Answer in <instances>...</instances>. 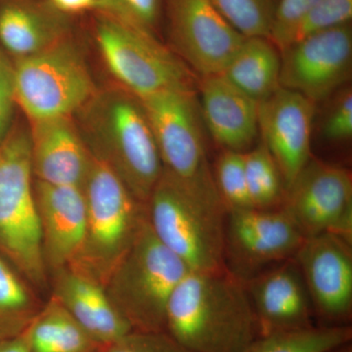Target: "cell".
Wrapping results in <instances>:
<instances>
[{
    "label": "cell",
    "mask_w": 352,
    "mask_h": 352,
    "mask_svg": "<svg viewBox=\"0 0 352 352\" xmlns=\"http://www.w3.org/2000/svg\"><path fill=\"white\" fill-rule=\"evenodd\" d=\"M201 120L222 150L245 153L258 138L259 102L219 74L198 78Z\"/></svg>",
    "instance_id": "obj_18"
},
{
    "label": "cell",
    "mask_w": 352,
    "mask_h": 352,
    "mask_svg": "<svg viewBox=\"0 0 352 352\" xmlns=\"http://www.w3.org/2000/svg\"><path fill=\"white\" fill-rule=\"evenodd\" d=\"M82 190L87 233L80 256L69 266L105 288L147 221V206L136 200L115 171L94 155Z\"/></svg>",
    "instance_id": "obj_4"
},
{
    "label": "cell",
    "mask_w": 352,
    "mask_h": 352,
    "mask_svg": "<svg viewBox=\"0 0 352 352\" xmlns=\"http://www.w3.org/2000/svg\"><path fill=\"white\" fill-rule=\"evenodd\" d=\"M307 285L317 325H349L352 315L351 243L333 233L305 238L294 256Z\"/></svg>",
    "instance_id": "obj_14"
},
{
    "label": "cell",
    "mask_w": 352,
    "mask_h": 352,
    "mask_svg": "<svg viewBox=\"0 0 352 352\" xmlns=\"http://www.w3.org/2000/svg\"><path fill=\"white\" fill-rule=\"evenodd\" d=\"M145 222L105 289L135 332H166V308L173 291L190 272Z\"/></svg>",
    "instance_id": "obj_6"
},
{
    "label": "cell",
    "mask_w": 352,
    "mask_h": 352,
    "mask_svg": "<svg viewBox=\"0 0 352 352\" xmlns=\"http://www.w3.org/2000/svg\"><path fill=\"white\" fill-rule=\"evenodd\" d=\"M88 150L115 171L136 200L147 206L163 164L142 103L119 90L95 94L80 111Z\"/></svg>",
    "instance_id": "obj_2"
},
{
    "label": "cell",
    "mask_w": 352,
    "mask_h": 352,
    "mask_svg": "<svg viewBox=\"0 0 352 352\" xmlns=\"http://www.w3.org/2000/svg\"><path fill=\"white\" fill-rule=\"evenodd\" d=\"M258 337L314 327V307L295 259L275 264L245 282Z\"/></svg>",
    "instance_id": "obj_16"
},
{
    "label": "cell",
    "mask_w": 352,
    "mask_h": 352,
    "mask_svg": "<svg viewBox=\"0 0 352 352\" xmlns=\"http://www.w3.org/2000/svg\"><path fill=\"white\" fill-rule=\"evenodd\" d=\"M52 276L51 296L102 346L113 344L132 332L104 286L94 278L71 266L55 271Z\"/></svg>",
    "instance_id": "obj_20"
},
{
    "label": "cell",
    "mask_w": 352,
    "mask_h": 352,
    "mask_svg": "<svg viewBox=\"0 0 352 352\" xmlns=\"http://www.w3.org/2000/svg\"><path fill=\"white\" fill-rule=\"evenodd\" d=\"M166 332L193 352H242L258 337L245 282L227 270L190 271L170 296Z\"/></svg>",
    "instance_id": "obj_1"
},
{
    "label": "cell",
    "mask_w": 352,
    "mask_h": 352,
    "mask_svg": "<svg viewBox=\"0 0 352 352\" xmlns=\"http://www.w3.org/2000/svg\"><path fill=\"white\" fill-rule=\"evenodd\" d=\"M44 261L48 274L72 265L82 251L87 204L82 187L34 179Z\"/></svg>",
    "instance_id": "obj_17"
},
{
    "label": "cell",
    "mask_w": 352,
    "mask_h": 352,
    "mask_svg": "<svg viewBox=\"0 0 352 352\" xmlns=\"http://www.w3.org/2000/svg\"><path fill=\"white\" fill-rule=\"evenodd\" d=\"M99 352H193L166 332H132Z\"/></svg>",
    "instance_id": "obj_32"
},
{
    "label": "cell",
    "mask_w": 352,
    "mask_h": 352,
    "mask_svg": "<svg viewBox=\"0 0 352 352\" xmlns=\"http://www.w3.org/2000/svg\"><path fill=\"white\" fill-rule=\"evenodd\" d=\"M281 208L305 238L333 233L352 243V176L346 168L310 159Z\"/></svg>",
    "instance_id": "obj_11"
},
{
    "label": "cell",
    "mask_w": 352,
    "mask_h": 352,
    "mask_svg": "<svg viewBox=\"0 0 352 352\" xmlns=\"http://www.w3.org/2000/svg\"><path fill=\"white\" fill-rule=\"evenodd\" d=\"M16 105L30 122L73 117L96 94L80 51L65 38L14 64Z\"/></svg>",
    "instance_id": "obj_9"
},
{
    "label": "cell",
    "mask_w": 352,
    "mask_h": 352,
    "mask_svg": "<svg viewBox=\"0 0 352 352\" xmlns=\"http://www.w3.org/2000/svg\"><path fill=\"white\" fill-rule=\"evenodd\" d=\"M31 286L0 254V342L25 332L43 307Z\"/></svg>",
    "instance_id": "obj_24"
},
{
    "label": "cell",
    "mask_w": 352,
    "mask_h": 352,
    "mask_svg": "<svg viewBox=\"0 0 352 352\" xmlns=\"http://www.w3.org/2000/svg\"><path fill=\"white\" fill-rule=\"evenodd\" d=\"M139 100L154 132L164 175L204 205L227 214L208 163L196 90H164Z\"/></svg>",
    "instance_id": "obj_3"
},
{
    "label": "cell",
    "mask_w": 352,
    "mask_h": 352,
    "mask_svg": "<svg viewBox=\"0 0 352 352\" xmlns=\"http://www.w3.org/2000/svg\"><path fill=\"white\" fill-rule=\"evenodd\" d=\"M30 327L17 337L1 340L0 342V352H32L31 342H30Z\"/></svg>",
    "instance_id": "obj_36"
},
{
    "label": "cell",
    "mask_w": 352,
    "mask_h": 352,
    "mask_svg": "<svg viewBox=\"0 0 352 352\" xmlns=\"http://www.w3.org/2000/svg\"><path fill=\"white\" fill-rule=\"evenodd\" d=\"M157 239L191 271L226 270V214L201 204L164 173L147 203Z\"/></svg>",
    "instance_id": "obj_8"
},
{
    "label": "cell",
    "mask_w": 352,
    "mask_h": 352,
    "mask_svg": "<svg viewBox=\"0 0 352 352\" xmlns=\"http://www.w3.org/2000/svg\"><path fill=\"white\" fill-rule=\"evenodd\" d=\"M15 106L14 64L0 50V143L11 129Z\"/></svg>",
    "instance_id": "obj_34"
},
{
    "label": "cell",
    "mask_w": 352,
    "mask_h": 352,
    "mask_svg": "<svg viewBox=\"0 0 352 352\" xmlns=\"http://www.w3.org/2000/svg\"><path fill=\"white\" fill-rule=\"evenodd\" d=\"M351 61V24L315 32L281 51L280 87L316 104L347 82Z\"/></svg>",
    "instance_id": "obj_13"
},
{
    "label": "cell",
    "mask_w": 352,
    "mask_h": 352,
    "mask_svg": "<svg viewBox=\"0 0 352 352\" xmlns=\"http://www.w3.org/2000/svg\"><path fill=\"white\" fill-rule=\"evenodd\" d=\"M352 328L321 326L256 338L242 352H332L351 344Z\"/></svg>",
    "instance_id": "obj_25"
},
{
    "label": "cell",
    "mask_w": 352,
    "mask_h": 352,
    "mask_svg": "<svg viewBox=\"0 0 352 352\" xmlns=\"http://www.w3.org/2000/svg\"><path fill=\"white\" fill-rule=\"evenodd\" d=\"M245 170L252 207L259 210L281 208L286 193L283 177L263 141L245 153Z\"/></svg>",
    "instance_id": "obj_26"
},
{
    "label": "cell",
    "mask_w": 352,
    "mask_h": 352,
    "mask_svg": "<svg viewBox=\"0 0 352 352\" xmlns=\"http://www.w3.org/2000/svg\"><path fill=\"white\" fill-rule=\"evenodd\" d=\"M30 342L32 352H99L103 347L52 296L32 321Z\"/></svg>",
    "instance_id": "obj_23"
},
{
    "label": "cell",
    "mask_w": 352,
    "mask_h": 352,
    "mask_svg": "<svg viewBox=\"0 0 352 352\" xmlns=\"http://www.w3.org/2000/svg\"><path fill=\"white\" fill-rule=\"evenodd\" d=\"M281 52L266 38H245L221 75L261 102L280 87Z\"/></svg>",
    "instance_id": "obj_22"
},
{
    "label": "cell",
    "mask_w": 352,
    "mask_h": 352,
    "mask_svg": "<svg viewBox=\"0 0 352 352\" xmlns=\"http://www.w3.org/2000/svg\"><path fill=\"white\" fill-rule=\"evenodd\" d=\"M322 133L332 142L351 140L352 136V91L344 88L331 104L323 124Z\"/></svg>",
    "instance_id": "obj_33"
},
{
    "label": "cell",
    "mask_w": 352,
    "mask_h": 352,
    "mask_svg": "<svg viewBox=\"0 0 352 352\" xmlns=\"http://www.w3.org/2000/svg\"><path fill=\"white\" fill-rule=\"evenodd\" d=\"M34 183L30 129L13 127L0 143V254L41 289L48 271Z\"/></svg>",
    "instance_id": "obj_5"
},
{
    "label": "cell",
    "mask_w": 352,
    "mask_h": 352,
    "mask_svg": "<svg viewBox=\"0 0 352 352\" xmlns=\"http://www.w3.org/2000/svg\"><path fill=\"white\" fill-rule=\"evenodd\" d=\"M66 16L48 2L7 1L0 7V43L16 58L30 56L67 36Z\"/></svg>",
    "instance_id": "obj_21"
},
{
    "label": "cell",
    "mask_w": 352,
    "mask_h": 352,
    "mask_svg": "<svg viewBox=\"0 0 352 352\" xmlns=\"http://www.w3.org/2000/svg\"><path fill=\"white\" fill-rule=\"evenodd\" d=\"M332 352H352L351 344H347L346 346L340 347V349H336Z\"/></svg>",
    "instance_id": "obj_37"
},
{
    "label": "cell",
    "mask_w": 352,
    "mask_h": 352,
    "mask_svg": "<svg viewBox=\"0 0 352 352\" xmlns=\"http://www.w3.org/2000/svg\"><path fill=\"white\" fill-rule=\"evenodd\" d=\"M305 239L282 208L231 210L226 219V270L247 282L293 258Z\"/></svg>",
    "instance_id": "obj_10"
},
{
    "label": "cell",
    "mask_w": 352,
    "mask_h": 352,
    "mask_svg": "<svg viewBox=\"0 0 352 352\" xmlns=\"http://www.w3.org/2000/svg\"><path fill=\"white\" fill-rule=\"evenodd\" d=\"M219 13L245 38H270L279 0H212Z\"/></svg>",
    "instance_id": "obj_27"
},
{
    "label": "cell",
    "mask_w": 352,
    "mask_h": 352,
    "mask_svg": "<svg viewBox=\"0 0 352 352\" xmlns=\"http://www.w3.org/2000/svg\"><path fill=\"white\" fill-rule=\"evenodd\" d=\"M51 6L65 15L97 11L100 0H47Z\"/></svg>",
    "instance_id": "obj_35"
},
{
    "label": "cell",
    "mask_w": 352,
    "mask_h": 352,
    "mask_svg": "<svg viewBox=\"0 0 352 352\" xmlns=\"http://www.w3.org/2000/svg\"><path fill=\"white\" fill-rule=\"evenodd\" d=\"M96 13L97 45L122 89L138 98L164 90H196L198 76L155 34L109 14Z\"/></svg>",
    "instance_id": "obj_7"
},
{
    "label": "cell",
    "mask_w": 352,
    "mask_h": 352,
    "mask_svg": "<svg viewBox=\"0 0 352 352\" xmlns=\"http://www.w3.org/2000/svg\"><path fill=\"white\" fill-rule=\"evenodd\" d=\"M164 0H100L96 12L106 13L155 34Z\"/></svg>",
    "instance_id": "obj_29"
},
{
    "label": "cell",
    "mask_w": 352,
    "mask_h": 352,
    "mask_svg": "<svg viewBox=\"0 0 352 352\" xmlns=\"http://www.w3.org/2000/svg\"><path fill=\"white\" fill-rule=\"evenodd\" d=\"M319 0H279L270 39L283 51L293 43L296 32Z\"/></svg>",
    "instance_id": "obj_30"
},
{
    "label": "cell",
    "mask_w": 352,
    "mask_h": 352,
    "mask_svg": "<svg viewBox=\"0 0 352 352\" xmlns=\"http://www.w3.org/2000/svg\"><path fill=\"white\" fill-rule=\"evenodd\" d=\"M171 51L198 78L219 75L245 36L219 13L212 0H164Z\"/></svg>",
    "instance_id": "obj_12"
},
{
    "label": "cell",
    "mask_w": 352,
    "mask_h": 352,
    "mask_svg": "<svg viewBox=\"0 0 352 352\" xmlns=\"http://www.w3.org/2000/svg\"><path fill=\"white\" fill-rule=\"evenodd\" d=\"M314 115V102L283 87L259 102L261 141L274 157L286 190L311 159Z\"/></svg>",
    "instance_id": "obj_15"
},
{
    "label": "cell",
    "mask_w": 352,
    "mask_h": 352,
    "mask_svg": "<svg viewBox=\"0 0 352 352\" xmlns=\"http://www.w3.org/2000/svg\"><path fill=\"white\" fill-rule=\"evenodd\" d=\"M212 171L226 212L254 208L245 177V153L222 150Z\"/></svg>",
    "instance_id": "obj_28"
},
{
    "label": "cell",
    "mask_w": 352,
    "mask_h": 352,
    "mask_svg": "<svg viewBox=\"0 0 352 352\" xmlns=\"http://www.w3.org/2000/svg\"><path fill=\"white\" fill-rule=\"evenodd\" d=\"M30 122L34 179L53 185L82 187L91 163V153L72 117Z\"/></svg>",
    "instance_id": "obj_19"
},
{
    "label": "cell",
    "mask_w": 352,
    "mask_h": 352,
    "mask_svg": "<svg viewBox=\"0 0 352 352\" xmlns=\"http://www.w3.org/2000/svg\"><path fill=\"white\" fill-rule=\"evenodd\" d=\"M351 18L352 0H319L298 28L293 43L315 32L349 24Z\"/></svg>",
    "instance_id": "obj_31"
}]
</instances>
